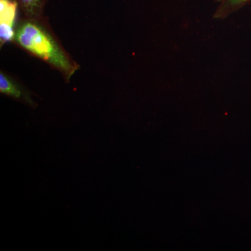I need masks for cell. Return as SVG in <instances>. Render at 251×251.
<instances>
[{
  "mask_svg": "<svg viewBox=\"0 0 251 251\" xmlns=\"http://www.w3.org/2000/svg\"><path fill=\"white\" fill-rule=\"evenodd\" d=\"M17 0H0V40L2 45L14 40L17 15Z\"/></svg>",
  "mask_w": 251,
  "mask_h": 251,
  "instance_id": "2",
  "label": "cell"
},
{
  "mask_svg": "<svg viewBox=\"0 0 251 251\" xmlns=\"http://www.w3.org/2000/svg\"><path fill=\"white\" fill-rule=\"evenodd\" d=\"M0 92L2 94L9 95L10 97H14V98L24 99L29 103L31 102V100H29V97L25 94L20 87L16 85L11 79L6 76L3 73H1L0 74Z\"/></svg>",
  "mask_w": 251,
  "mask_h": 251,
  "instance_id": "3",
  "label": "cell"
},
{
  "mask_svg": "<svg viewBox=\"0 0 251 251\" xmlns=\"http://www.w3.org/2000/svg\"><path fill=\"white\" fill-rule=\"evenodd\" d=\"M247 1V0H229V2L232 5H237L244 2V1Z\"/></svg>",
  "mask_w": 251,
  "mask_h": 251,
  "instance_id": "5",
  "label": "cell"
},
{
  "mask_svg": "<svg viewBox=\"0 0 251 251\" xmlns=\"http://www.w3.org/2000/svg\"><path fill=\"white\" fill-rule=\"evenodd\" d=\"M23 11L31 19H36L41 14L44 0H18Z\"/></svg>",
  "mask_w": 251,
  "mask_h": 251,
  "instance_id": "4",
  "label": "cell"
},
{
  "mask_svg": "<svg viewBox=\"0 0 251 251\" xmlns=\"http://www.w3.org/2000/svg\"><path fill=\"white\" fill-rule=\"evenodd\" d=\"M14 40L21 47L51 64L69 78L76 67L59 46L53 36L34 20L27 21L18 28Z\"/></svg>",
  "mask_w": 251,
  "mask_h": 251,
  "instance_id": "1",
  "label": "cell"
}]
</instances>
